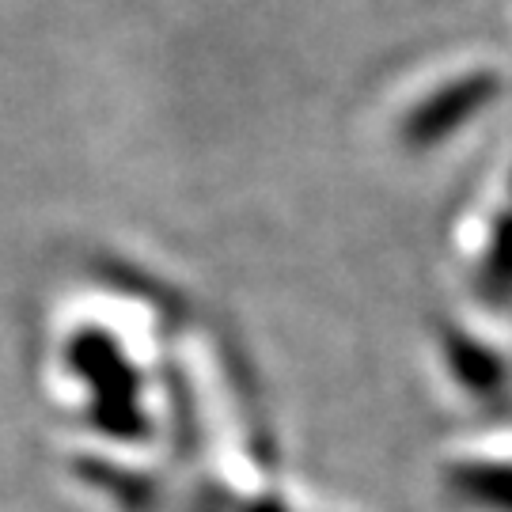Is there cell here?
Segmentation results:
<instances>
[{"label":"cell","instance_id":"obj_1","mask_svg":"<svg viewBox=\"0 0 512 512\" xmlns=\"http://www.w3.org/2000/svg\"><path fill=\"white\" fill-rule=\"evenodd\" d=\"M490 92H494V84H490L486 76H475V80H463V84L444 88L437 99H429V103L410 118V137L421 141V145H429V141H437L444 133H452V126L463 122L471 110L482 107Z\"/></svg>","mask_w":512,"mask_h":512}]
</instances>
